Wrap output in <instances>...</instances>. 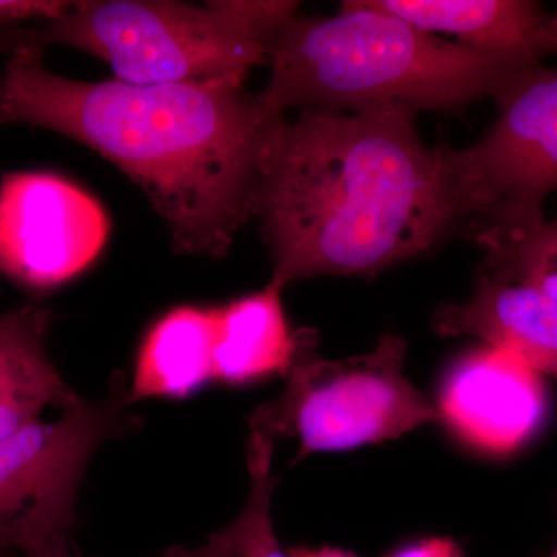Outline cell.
Here are the masks:
<instances>
[{"instance_id": "4fadbf2b", "label": "cell", "mask_w": 557, "mask_h": 557, "mask_svg": "<svg viewBox=\"0 0 557 557\" xmlns=\"http://www.w3.org/2000/svg\"><path fill=\"white\" fill-rule=\"evenodd\" d=\"M299 332L289 329L282 289L260 292L215 307L212 379L228 386L285 376L298 350Z\"/></svg>"}, {"instance_id": "30bf717a", "label": "cell", "mask_w": 557, "mask_h": 557, "mask_svg": "<svg viewBox=\"0 0 557 557\" xmlns=\"http://www.w3.org/2000/svg\"><path fill=\"white\" fill-rule=\"evenodd\" d=\"M434 330L505 348L557 381V302L536 288L482 271L467 300L435 311Z\"/></svg>"}, {"instance_id": "5bb4252c", "label": "cell", "mask_w": 557, "mask_h": 557, "mask_svg": "<svg viewBox=\"0 0 557 557\" xmlns=\"http://www.w3.org/2000/svg\"><path fill=\"white\" fill-rule=\"evenodd\" d=\"M215 307L180 306L149 329L135 359L127 403L188 398L212 379Z\"/></svg>"}, {"instance_id": "8992f818", "label": "cell", "mask_w": 557, "mask_h": 557, "mask_svg": "<svg viewBox=\"0 0 557 557\" xmlns=\"http://www.w3.org/2000/svg\"><path fill=\"white\" fill-rule=\"evenodd\" d=\"M126 380L100 401L81 397L53 421L0 442V548L51 557L72 548L76 498L95 450L135 428Z\"/></svg>"}, {"instance_id": "ffe728a7", "label": "cell", "mask_w": 557, "mask_h": 557, "mask_svg": "<svg viewBox=\"0 0 557 557\" xmlns=\"http://www.w3.org/2000/svg\"><path fill=\"white\" fill-rule=\"evenodd\" d=\"M288 557H357L354 553L336 547H295L288 549Z\"/></svg>"}, {"instance_id": "2e32d148", "label": "cell", "mask_w": 557, "mask_h": 557, "mask_svg": "<svg viewBox=\"0 0 557 557\" xmlns=\"http://www.w3.org/2000/svg\"><path fill=\"white\" fill-rule=\"evenodd\" d=\"M273 453L274 440L251 431L247 448L249 496L240 515L228 525L240 557H288L278 544L271 519V497L277 486Z\"/></svg>"}, {"instance_id": "9a60e30c", "label": "cell", "mask_w": 557, "mask_h": 557, "mask_svg": "<svg viewBox=\"0 0 557 557\" xmlns=\"http://www.w3.org/2000/svg\"><path fill=\"white\" fill-rule=\"evenodd\" d=\"M483 271L536 288L557 302V220L487 228L474 234Z\"/></svg>"}, {"instance_id": "9c48e42d", "label": "cell", "mask_w": 557, "mask_h": 557, "mask_svg": "<svg viewBox=\"0 0 557 557\" xmlns=\"http://www.w3.org/2000/svg\"><path fill=\"white\" fill-rule=\"evenodd\" d=\"M547 416L541 373L505 348L478 347L457 359L440 388L438 417L457 437L490 454H509Z\"/></svg>"}, {"instance_id": "e0dca14e", "label": "cell", "mask_w": 557, "mask_h": 557, "mask_svg": "<svg viewBox=\"0 0 557 557\" xmlns=\"http://www.w3.org/2000/svg\"><path fill=\"white\" fill-rule=\"evenodd\" d=\"M72 5L73 2L64 0H0V30L24 21L57 20Z\"/></svg>"}, {"instance_id": "7402d4cb", "label": "cell", "mask_w": 557, "mask_h": 557, "mask_svg": "<svg viewBox=\"0 0 557 557\" xmlns=\"http://www.w3.org/2000/svg\"><path fill=\"white\" fill-rule=\"evenodd\" d=\"M552 557H557V549H556V552H555V555H553Z\"/></svg>"}, {"instance_id": "ac0fdd59", "label": "cell", "mask_w": 557, "mask_h": 557, "mask_svg": "<svg viewBox=\"0 0 557 557\" xmlns=\"http://www.w3.org/2000/svg\"><path fill=\"white\" fill-rule=\"evenodd\" d=\"M51 557H83L69 548L64 552L57 553ZM161 557H240L237 552L236 544H234L233 533L230 527L223 530L215 531L211 537L205 542L200 547H183V545H172L163 553Z\"/></svg>"}, {"instance_id": "44dd1931", "label": "cell", "mask_w": 557, "mask_h": 557, "mask_svg": "<svg viewBox=\"0 0 557 557\" xmlns=\"http://www.w3.org/2000/svg\"><path fill=\"white\" fill-rule=\"evenodd\" d=\"M0 557H16V552H11V549L0 548Z\"/></svg>"}, {"instance_id": "7c38bea8", "label": "cell", "mask_w": 557, "mask_h": 557, "mask_svg": "<svg viewBox=\"0 0 557 557\" xmlns=\"http://www.w3.org/2000/svg\"><path fill=\"white\" fill-rule=\"evenodd\" d=\"M50 325L51 311L36 304L0 313V442L81 398L50 359Z\"/></svg>"}, {"instance_id": "5b68a950", "label": "cell", "mask_w": 557, "mask_h": 557, "mask_svg": "<svg viewBox=\"0 0 557 557\" xmlns=\"http://www.w3.org/2000/svg\"><path fill=\"white\" fill-rule=\"evenodd\" d=\"M317 344L313 330H299L284 391L251 413V431L298 438L300 460L391 442L438 420V410L406 379L401 336L386 333L370 354L335 361L319 358Z\"/></svg>"}, {"instance_id": "7a4b0ae2", "label": "cell", "mask_w": 557, "mask_h": 557, "mask_svg": "<svg viewBox=\"0 0 557 557\" xmlns=\"http://www.w3.org/2000/svg\"><path fill=\"white\" fill-rule=\"evenodd\" d=\"M416 115L386 104L271 123L252 203L271 285L375 276L456 230L442 146L424 145Z\"/></svg>"}, {"instance_id": "6da1fadb", "label": "cell", "mask_w": 557, "mask_h": 557, "mask_svg": "<svg viewBox=\"0 0 557 557\" xmlns=\"http://www.w3.org/2000/svg\"><path fill=\"white\" fill-rule=\"evenodd\" d=\"M0 75V126L28 124L94 149L148 197L180 255L220 259L252 218L274 115L247 76L178 84L69 79L16 49Z\"/></svg>"}, {"instance_id": "277c9868", "label": "cell", "mask_w": 557, "mask_h": 557, "mask_svg": "<svg viewBox=\"0 0 557 557\" xmlns=\"http://www.w3.org/2000/svg\"><path fill=\"white\" fill-rule=\"evenodd\" d=\"M296 10L287 0H86L39 27L3 28L0 51L73 47L138 86L247 76L269 61L274 32Z\"/></svg>"}, {"instance_id": "52a82bcc", "label": "cell", "mask_w": 557, "mask_h": 557, "mask_svg": "<svg viewBox=\"0 0 557 557\" xmlns=\"http://www.w3.org/2000/svg\"><path fill=\"white\" fill-rule=\"evenodd\" d=\"M494 100L500 115L475 145L442 146L456 228L474 234L544 218L557 189V69L527 70Z\"/></svg>"}, {"instance_id": "3957f363", "label": "cell", "mask_w": 557, "mask_h": 557, "mask_svg": "<svg viewBox=\"0 0 557 557\" xmlns=\"http://www.w3.org/2000/svg\"><path fill=\"white\" fill-rule=\"evenodd\" d=\"M271 75L258 94L285 110H359L397 104L449 110L496 98L533 62L449 42L373 5L344 2L336 16H292L270 44Z\"/></svg>"}, {"instance_id": "8fae6325", "label": "cell", "mask_w": 557, "mask_h": 557, "mask_svg": "<svg viewBox=\"0 0 557 557\" xmlns=\"http://www.w3.org/2000/svg\"><path fill=\"white\" fill-rule=\"evenodd\" d=\"M428 33L487 53L541 64L557 54V13L530 0H370Z\"/></svg>"}, {"instance_id": "ba28073f", "label": "cell", "mask_w": 557, "mask_h": 557, "mask_svg": "<svg viewBox=\"0 0 557 557\" xmlns=\"http://www.w3.org/2000/svg\"><path fill=\"white\" fill-rule=\"evenodd\" d=\"M109 237L104 209L78 185L47 171L0 180V273L49 292L89 269Z\"/></svg>"}, {"instance_id": "d6986e66", "label": "cell", "mask_w": 557, "mask_h": 557, "mask_svg": "<svg viewBox=\"0 0 557 557\" xmlns=\"http://www.w3.org/2000/svg\"><path fill=\"white\" fill-rule=\"evenodd\" d=\"M387 557H465V552L454 539L429 537L410 542Z\"/></svg>"}]
</instances>
